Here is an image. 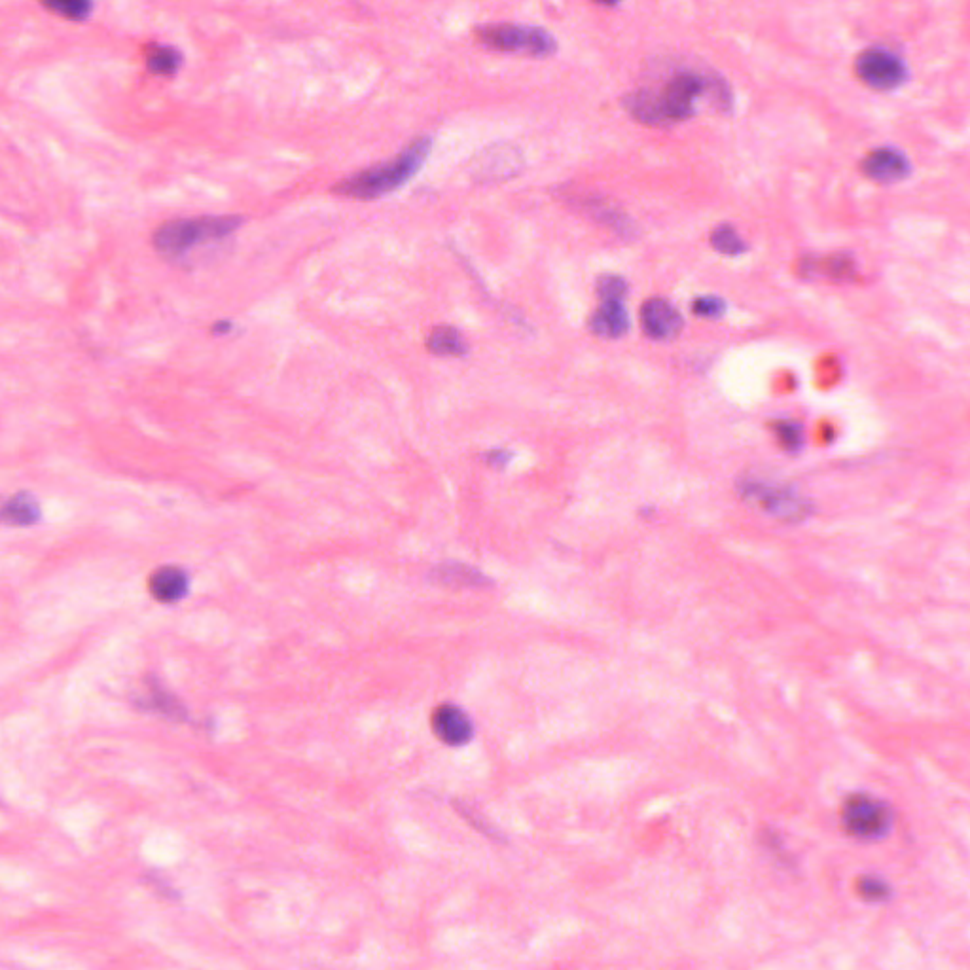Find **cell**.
Here are the masks:
<instances>
[{
  "mask_svg": "<svg viewBox=\"0 0 970 970\" xmlns=\"http://www.w3.org/2000/svg\"><path fill=\"white\" fill-rule=\"evenodd\" d=\"M44 8L54 12L59 18L69 21H84L91 16L93 4L86 0H63V2H44Z\"/></svg>",
  "mask_w": 970,
  "mask_h": 970,
  "instance_id": "22",
  "label": "cell"
},
{
  "mask_svg": "<svg viewBox=\"0 0 970 970\" xmlns=\"http://www.w3.org/2000/svg\"><path fill=\"white\" fill-rule=\"evenodd\" d=\"M840 825L849 838L880 842L895 828V809L868 792H853L840 808Z\"/></svg>",
  "mask_w": 970,
  "mask_h": 970,
  "instance_id": "4",
  "label": "cell"
},
{
  "mask_svg": "<svg viewBox=\"0 0 970 970\" xmlns=\"http://www.w3.org/2000/svg\"><path fill=\"white\" fill-rule=\"evenodd\" d=\"M760 844L764 847V851H768L773 859L781 864V866L794 868V859H792V855L789 853L787 845H785L783 836L777 830H772V828L762 830L760 832Z\"/></svg>",
  "mask_w": 970,
  "mask_h": 970,
  "instance_id": "23",
  "label": "cell"
},
{
  "mask_svg": "<svg viewBox=\"0 0 970 970\" xmlns=\"http://www.w3.org/2000/svg\"><path fill=\"white\" fill-rule=\"evenodd\" d=\"M478 42L503 54H523L548 57L556 52V38L546 29L520 23H489L476 29Z\"/></svg>",
  "mask_w": 970,
  "mask_h": 970,
  "instance_id": "5",
  "label": "cell"
},
{
  "mask_svg": "<svg viewBox=\"0 0 970 970\" xmlns=\"http://www.w3.org/2000/svg\"><path fill=\"white\" fill-rule=\"evenodd\" d=\"M434 576L438 582L446 586H459V588H484L491 584V580L484 573L463 563H446L442 567H436Z\"/></svg>",
  "mask_w": 970,
  "mask_h": 970,
  "instance_id": "17",
  "label": "cell"
},
{
  "mask_svg": "<svg viewBox=\"0 0 970 970\" xmlns=\"http://www.w3.org/2000/svg\"><path fill=\"white\" fill-rule=\"evenodd\" d=\"M245 224L241 215H205L177 218L162 224L154 235L152 245L167 260H184L201 245L222 241L234 235Z\"/></svg>",
  "mask_w": 970,
  "mask_h": 970,
  "instance_id": "3",
  "label": "cell"
},
{
  "mask_svg": "<svg viewBox=\"0 0 970 970\" xmlns=\"http://www.w3.org/2000/svg\"><path fill=\"white\" fill-rule=\"evenodd\" d=\"M853 887L859 899L868 904H883L893 899V885L878 874H861Z\"/></svg>",
  "mask_w": 970,
  "mask_h": 970,
  "instance_id": "20",
  "label": "cell"
},
{
  "mask_svg": "<svg viewBox=\"0 0 970 970\" xmlns=\"http://www.w3.org/2000/svg\"><path fill=\"white\" fill-rule=\"evenodd\" d=\"M861 169L864 177L881 184H891L906 179L912 171V165L906 154H902L897 148L885 146L872 150L861 163Z\"/></svg>",
  "mask_w": 970,
  "mask_h": 970,
  "instance_id": "10",
  "label": "cell"
},
{
  "mask_svg": "<svg viewBox=\"0 0 970 970\" xmlns=\"http://www.w3.org/2000/svg\"><path fill=\"white\" fill-rule=\"evenodd\" d=\"M641 323L648 338L667 342L681 334L684 321L679 309L665 298H650L641 309Z\"/></svg>",
  "mask_w": 970,
  "mask_h": 970,
  "instance_id": "8",
  "label": "cell"
},
{
  "mask_svg": "<svg viewBox=\"0 0 970 970\" xmlns=\"http://www.w3.org/2000/svg\"><path fill=\"white\" fill-rule=\"evenodd\" d=\"M431 150V137H419L414 143L408 144L395 158L366 167L340 180L332 188V192L342 198L360 199V201H372V199L389 196L398 188H402L406 182L414 179L421 171L423 163L427 162Z\"/></svg>",
  "mask_w": 970,
  "mask_h": 970,
  "instance_id": "2",
  "label": "cell"
},
{
  "mask_svg": "<svg viewBox=\"0 0 970 970\" xmlns=\"http://www.w3.org/2000/svg\"><path fill=\"white\" fill-rule=\"evenodd\" d=\"M211 330H213V334H216V336H224V334H228L232 330V323L230 321H218V323L213 324Z\"/></svg>",
  "mask_w": 970,
  "mask_h": 970,
  "instance_id": "29",
  "label": "cell"
},
{
  "mask_svg": "<svg viewBox=\"0 0 970 970\" xmlns=\"http://www.w3.org/2000/svg\"><path fill=\"white\" fill-rule=\"evenodd\" d=\"M739 495L755 503L775 520L800 523L808 520L813 504L789 485L777 484L762 478H747L737 485Z\"/></svg>",
  "mask_w": 970,
  "mask_h": 970,
  "instance_id": "6",
  "label": "cell"
},
{
  "mask_svg": "<svg viewBox=\"0 0 970 970\" xmlns=\"http://www.w3.org/2000/svg\"><path fill=\"white\" fill-rule=\"evenodd\" d=\"M597 294L603 302H618L622 304V300L626 298L628 294V281L620 275H603L599 281H597Z\"/></svg>",
  "mask_w": 970,
  "mask_h": 970,
  "instance_id": "24",
  "label": "cell"
},
{
  "mask_svg": "<svg viewBox=\"0 0 970 970\" xmlns=\"http://www.w3.org/2000/svg\"><path fill=\"white\" fill-rule=\"evenodd\" d=\"M855 72L863 84L876 91L897 90L908 80L904 59L883 46L864 50L855 61Z\"/></svg>",
  "mask_w": 970,
  "mask_h": 970,
  "instance_id": "7",
  "label": "cell"
},
{
  "mask_svg": "<svg viewBox=\"0 0 970 970\" xmlns=\"http://www.w3.org/2000/svg\"><path fill=\"white\" fill-rule=\"evenodd\" d=\"M692 311L703 319H720L726 313V302L719 296H701L694 300Z\"/></svg>",
  "mask_w": 970,
  "mask_h": 970,
  "instance_id": "26",
  "label": "cell"
},
{
  "mask_svg": "<svg viewBox=\"0 0 970 970\" xmlns=\"http://www.w3.org/2000/svg\"><path fill=\"white\" fill-rule=\"evenodd\" d=\"M802 271L806 275H817L830 281H844L851 275H855V262L847 254L815 256V258H806L802 262Z\"/></svg>",
  "mask_w": 970,
  "mask_h": 970,
  "instance_id": "15",
  "label": "cell"
},
{
  "mask_svg": "<svg viewBox=\"0 0 970 970\" xmlns=\"http://www.w3.org/2000/svg\"><path fill=\"white\" fill-rule=\"evenodd\" d=\"M508 459H510V455L506 451L495 450L493 453H489V463L495 465V467L508 463Z\"/></svg>",
  "mask_w": 970,
  "mask_h": 970,
  "instance_id": "28",
  "label": "cell"
},
{
  "mask_svg": "<svg viewBox=\"0 0 970 970\" xmlns=\"http://www.w3.org/2000/svg\"><path fill=\"white\" fill-rule=\"evenodd\" d=\"M582 207L595 222L609 228L620 237H633L635 224L624 211L603 198L582 199Z\"/></svg>",
  "mask_w": 970,
  "mask_h": 970,
  "instance_id": "14",
  "label": "cell"
},
{
  "mask_svg": "<svg viewBox=\"0 0 970 970\" xmlns=\"http://www.w3.org/2000/svg\"><path fill=\"white\" fill-rule=\"evenodd\" d=\"M521 169L520 152L512 146H493L484 152L476 163V173L480 179H510Z\"/></svg>",
  "mask_w": 970,
  "mask_h": 970,
  "instance_id": "11",
  "label": "cell"
},
{
  "mask_svg": "<svg viewBox=\"0 0 970 970\" xmlns=\"http://www.w3.org/2000/svg\"><path fill=\"white\" fill-rule=\"evenodd\" d=\"M188 590H190V578L180 567H162L150 576V582H148L150 595L165 605L179 603L180 599L186 597Z\"/></svg>",
  "mask_w": 970,
  "mask_h": 970,
  "instance_id": "12",
  "label": "cell"
},
{
  "mask_svg": "<svg viewBox=\"0 0 970 970\" xmlns=\"http://www.w3.org/2000/svg\"><path fill=\"white\" fill-rule=\"evenodd\" d=\"M705 95L713 97L722 110L732 107L730 88L720 78L681 71L673 74L660 90H639L628 95L626 108L643 124L665 126L692 118L698 101Z\"/></svg>",
  "mask_w": 970,
  "mask_h": 970,
  "instance_id": "1",
  "label": "cell"
},
{
  "mask_svg": "<svg viewBox=\"0 0 970 970\" xmlns=\"http://www.w3.org/2000/svg\"><path fill=\"white\" fill-rule=\"evenodd\" d=\"M459 813H461V815L467 819V823H470V827L476 828L480 834H484V836L491 838V840H501V836H499L501 832H497L495 827H491V825L485 821V817H482V815H480L476 809H470L468 806H459Z\"/></svg>",
  "mask_w": 970,
  "mask_h": 970,
  "instance_id": "27",
  "label": "cell"
},
{
  "mask_svg": "<svg viewBox=\"0 0 970 970\" xmlns=\"http://www.w3.org/2000/svg\"><path fill=\"white\" fill-rule=\"evenodd\" d=\"M427 349L436 357H463L468 345L465 336L448 324L436 326L427 338Z\"/></svg>",
  "mask_w": 970,
  "mask_h": 970,
  "instance_id": "16",
  "label": "cell"
},
{
  "mask_svg": "<svg viewBox=\"0 0 970 970\" xmlns=\"http://www.w3.org/2000/svg\"><path fill=\"white\" fill-rule=\"evenodd\" d=\"M590 330L599 338L616 340L629 330V313L618 302H603L590 319Z\"/></svg>",
  "mask_w": 970,
  "mask_h": 970,
  "instance_id": "13",
  "label": "cell"
},
{
  "mask_svg": "<svg viewBox=\"0 0 970 970\" xmlns=\"http://www.w3.org/2000/svg\"><path fill=\"white\" fill-rule=\"evenodd\" d=\"M773 431H775V436H777L779 444L785 450H800L804 436H802V429H800L798 423H794V421H777L773 425Z\"/></svg>",
  "mask_w": 970,
  "mask_h": 970,
  "instance_id": "25",
  "label": "cell"
},
{
  "mask_svg": "<svg viewBox=\"0 0 970 970\" xmlns=\"http://www.w3.org/2000/svg\"><path fill=\"white\" fill-rule=\"evenodd\" d=\"M431 724L436 737L450 747H463L474 736L472 720L461 707L453 703L436 707L432 713Z\"/></svg>",
  "mask_w": 970,
  "mask_h": 970,
  "instance_id": "9",
  "label": "cell"
},
{
  "mask_svg": "<svg viewBox=\"0 0 970 970\" xmlns=\"http://www.w3.org/2000/svg\"><path fill=\"white\" fill-rule=\"evenodd\" d=\"M2 518L12 525H31L40 518V506L31 495L19 493L4 504Z\"/></svg>",
  "mask_w": 970,
  "mask_h": 970,
  "instance_id": "19",
  "label": "cell"
},
{
  "mask_svg": "<svg viewBox=\"0 0 970 970\" xmlns=\"http://www.w3.org/2000/svg\"><path fill=\"white\" fill-rule=\"evenodd\" d=\"M709 239H711V247L724 256H739L749 249L747 243L743 241V237L737 234L736 228L726 226V224L717 226L711 232Z\"/></svg>",
  "mask_w": 970,
  "mask_h": 970,
  "instance_id": "21",
  "label": "cell"
},
{
  "mask_svg": "<svg viewBox=\"0 0 970 970\" xmlns=\"http://www.w3.org/2000/svg\"><path fill=\"white\" fill-rule=\"evenodd\" d=\"M146 69L156 76H175L182 67V54L175 46L148 44L144 48Z\"/></svg>",
  "mask_w": 970,
  "mask_h": 970,
  "instance_id": "18",
  "label": "cell"
}]
</instances>
